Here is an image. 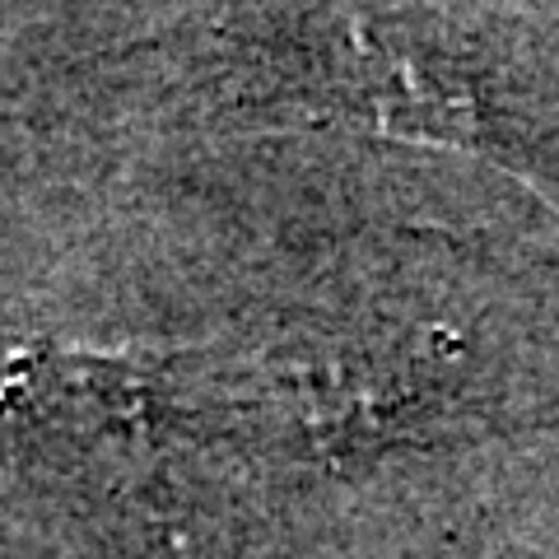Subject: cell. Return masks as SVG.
I'll return each mask as SVG.
<instances>
[{
    "instance_id": "cell-1",
    "label": "cell",
    "mask_w": 559,
    "mask_h": 559,
    "mask_svg": "<svg viewBox=\"0 0 559 559\" xmlns=\"http://www.w3.org/2000/svg\"><path fill=\"white\" fill-rule=\"evenodd\" d=\"M10 392L28 415L61 429H121L145 415L150 382L131 355L80 345H43L14 359Z\"/></svg>"
}]
</instances>
